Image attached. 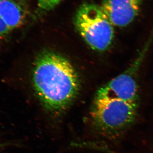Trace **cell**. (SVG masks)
<instances>
[{"instance_id":"6","label":"cell","mask_w":153,"mask_h":153,"mask_svg":"<svg viewBox=\"0 0 153 153\" xmlns=\"http://www.w3.org/2000/svg\"><path fill=\"white\" fill-rule=\"evenodd\" d=\"M0 17L12 30L23 23L25 12L14 0H0Z\"/></svg>"},{"instance_id":"5","label":"cell","mask_w":153,"mask_h":153,"mask_svg":"<svg viewBox=\"0 0 153 153\" xmlns=\"http://www.w3.org/2000/svg\"><path fill=\"white\" fill-rule=\"evenodd\" d=\"M143 0H104L100 5L113 26L124 27L137 16Z\"/></svg>"},{"instance_id":"9","label":"cell","mask_w":153,"mask_h":153,"mask_svg":"<svg viewBox=\"0 0 153 153\" xmlns=\"http://www.w3.org/2000/svg\"><path fill=\"white\" fill-rule=\"evenodd\" d=\"M2 147H3V144H1V143H0V149Z\"/></svg>"},{"instance_id":"1","label":"cell","mask_w":153,"mask_h":153,"mask_svg":"<svg viewBox=\"0 0 153 153\" xmlns=\"http://www.w3.org/2000/svg\"><path fill=\"white\" fill-rule=\"evenodd\" d=\"M32 80L35 92L42 105L57 115L72 104L80 88L79 77L71 62L51 51L38 56Z\"/></svg>"},{"instance_id":"3","label":"cell","mask_w":153,"mask_h":153,"mask_svg":"<svg viewBox=\"0 0 153 153\" xmlns=\"http://www.w3.org/2000/svg\"><path fill=\"white\" fill-rule=\"evenodd\" d=\"M74 25L92 49L104 51L112 43L114 26L100 6L88 3L82 4L76 13Z\"/></svg>"},{"instance_id":"2","label":"cell","mask_w":153,"mask_h":153,"mask_svg":"<svg viewBox=\"0 0 153 153\" xmlns=\"http://www.w3.org/2000/svg\"><path fill=\"white\" fill-rule=\"evenodd\" d=\"M137 104L122 100L100 88L91 109L94 123L102 131L116 134L127 128L136 117Z\"/></svg>"},{"instance_id":"7","label":"cell","mask_w":153,"mask_h":153,"mask_svg":"<svg viewBox=\"0 0 153 153\" xmlns=\"http://www.w3.org/2000/svg\"><path fill=\"white\" fill-rule=\"evenodd\" d=\"M62 0H38V9L41 13H45L56 7Z\"/></svg>"},{"instance_id":"8","label":"cell","mask_w":153,"mask_h":153,"mask_svg":"<svg viewBox=\"0 0 153 153\" xmlns=\"http://www.w3.org/2000/svg\"><path fill=\"white\" fill-rule=\"evenodd\" d=\"M11 30L0 17V36H4L10 32Z\"/></svg>"},{"instance_id":"4","label":"cell","mask_w":153,"mask_h":153,"mask_svg":"<svg viewBox=\"0 0 153 153\" xmlns=\"http://www.w3.org/2000/svg\"><path fill=\"white\" fill-rule=\"evenodd\" d=\"M144 52L142 53L136 62L127 71L113 78L101 88L115 97L137 104L138 86L135 74L143 59Z\"/></svg>"}]
</instances>
